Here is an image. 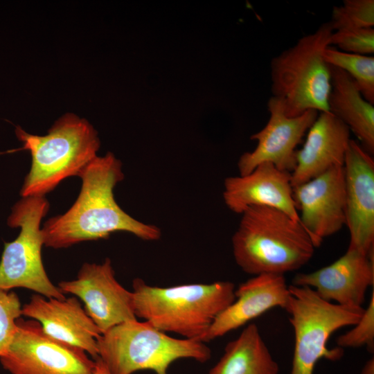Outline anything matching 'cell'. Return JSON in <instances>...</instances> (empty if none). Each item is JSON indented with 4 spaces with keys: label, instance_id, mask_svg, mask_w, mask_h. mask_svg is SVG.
<instances>
[{
    "label": "cell",
    "instance_id": "obj_1",
    "mask_svg": "<svg viewBox=\"0 0 374 374\" xmlns=\"http://www.w3.org/2000/svg\"><path fill=\"white\" fill-rule=\"evenodd\" d=\"M78 177L82 186L75 202L42 227L46 247L66 248L83 241L105 239L116 232L129 233L146 241L161 238L158 226L132 217L116 202L114 189L124 179V173L121 161L112 152L97 156Z\"/></svg>",
    "mask_w": 374,
    "mask_h": 374
},
{
    "label": "cell",
    "instance_id": "obj_2",
    "mask_svg": "<svg viewBox=\"0 0 374 374\" xmlns=\"http://www.w3.org/2000/svg\"><path fill=\"white\" fill-rule=\"evenodd\" d=\"M241 215L231 243L235 261L245 273L284 275L312 258L316 247L310 235L283 211L255 206Z\"/></svg>",
    "mask_w": 374,
    "mask_h": 374
},
{
    "label": "cell",
    "instance_id": "obj_3",
    "mask_svg": "<svg viewBox=\"0 0 374 374\" xmlns=\"http://www.w3.org/2000/svg\"><path fill=\"white\" fill-rule=\"evenodd\" d=\"M132 289L136 318L166 333L201 341L233 302L235 290L230 281L157 287L139 278L134 279Z\"/></svg>",
    "mask_w": 374,
    "mask_h": 374
},
{
    "label": "cell",
    "instance_id": "obj_4",
    "mask_svg": "<svg viewBox=\"0 0 374 374\" xmlns=\"http://www.w3.org/2000/svg\"><path fill=\"white\" fill-rule=\"evenodd\" d=\"M15 133L28 150L31 166L20 195L22 197L45 196L64 179L78 176L97 157L100 140L97 132L85 119L73 114L59 118L44 136L33 135L17 126Z\"/></svg>",
    "mask_w": 374,
    "mask_h": 374
},
{
    "label": "cell",
    "instance_id": "obj_5",
    "mask_svg": "<svg viewBox=\"0 0 374 374\" xmlns=\"http://www.w3.org/2000/svg\"><path fill=\"white\" fill-rule=\"evenodd\" d=\"M97 345L98 358L111 374H133L143 370L168 374V367L178 359L204 363L211 357V350L205 342L172 337L137 319L101 334Z\"/></svg>",
    "mask_w": 374,
    "mask_h": 374
},
{
    "label": "cell",
    "instance_id": "obj_6",
    "mask_svg": "<svg viewBox=\"0 0 374 374\" xmlns=\"http://www.w3.org/2000/svg\"><path fill=\"white\" fill-rule=\"evenodd\" d=\"M332 33L330 23H325L271 60L272 96L283 102L287 116L310 109L328 112L330 71L323 53Z\"/></svg>",
    "mask_w": 374,
    "mask_h": 374
},
{
    "label": "cell",
    "instance_id": "obj_7",
    "mask_svg": "<svg viewBox=\"0 0 374 374\" xmlns=\"http://www.w3.org/2000/svg\"><path fill=\"white\" fill-rule=\"evenodd\" d=\"M289 290L285 310L294 334L290 374H313L320 359L335 361L343 356L341 348L328 347V339L337 330L355 325L364 308L325 301L307 286L291 285Z\"/></svg>",
    "mask_w": 374,
    "mask_h": 374
},
{
    "label": "cell",
    "instance_id": "obj_8",
    "mask_svg": "<svg viewBox=\"0 0 374 374\" xmlns=\"http://www.w3.org/2000/svg\"><path fill=\"white\" fill-rule=\"evenodd\" d=\"M48 209L45 196L22 197L12 207L8 224L20 228V232L15 240L5 243L0 261V290L22 287L46 298L65 299L48 277L42 262L41 223Z\"/></svg>",
    "mask_w": 374,
    "mask_h": 374
},
{
    "label": "cell",
    "instance_id": "obj_9",
    "mask_svg": "<svg viewBox=\"0 0 374 374\" xmlns=\"http://www.w3.org/2000/svg\"><path fill=\"white\" fill-rule=\"evenodd\" d=\"M15 334L0 355L11 374H91L95 359L76 346L51 337L40 323L19 318Z\"/></svg>",
    "mask_w": 374,
    "mask_h": 374
},
{
    "label": "cell",
    "instance_id": "obj_10",
    "mask_svg": "<svg viewBox=\"0 0 374 374\" xmlns=\"http://www.w3.org/2000/svg\"><path fill=\"white\" fill-rule=\"evenodd\" d=\"M58 287L64 294H74L83 301L85 312L101 334L137 319L132 292L116 280L109 258L100 264L84 263L76 279L61 281Z\"/></svg>",
    "mask_w": 374,
    "mask_h": 374
},
{
    "label": "cell",
    "instance_id": "obj_11",
    "mask_svg": "<svg viewBox=\"0 0 374 374\" xmlns=\"http://www.w3.org/2000/svg\"><path fill=\"white\" fill-rule=\"evenodd\" d=\"M267 108V123L251 136L258 141L256 148L242 154L238 160L240 175L249 174L262 163H271L279 170L292 172L296 166V147L319 115L317 110L310 109L300 116L288 117L283 102L273 96Z\"/></svg>",
    "mask_w": 374,
    "mask_h": 374
},
{
    "label": "cell",
    "instance_id": "obj_12",
    "mask_svg": "<svg viewBox=\"0 0 374 374\" xmlns=\"http://www.w3.org/2000/svg\"><path fill=\"white\" fill-rule=\"evenodd\" d=\"M348 249L369 255L374 251V161L350 140L344 163Z\"/></svg>",
    "mask_w": 374,
    "mask_h": 374
},
{
    "label": "cell",
    "instance_id": "obj_13",
    "mask_svg": "<svg viewBox=\"0 0 374 374\" xmlns=\"http://www.w3.org/2000/svg\"><path fill=\"white\" fill-rule=\"evenodd\" d=\"M293 197L301 211L300 221L315 247L323 238L346 225L344 166L332 167L320 175L293 187Z\"/></svg>",
    "mask_w": 374,
    "mask_h": 374
},
{
    "label": "cell",
    "instance_id": "obj_14",
    "mask_svg": "<svg viewBox=\"0 0 374 374\" xmlns=\"http://www.w3.org/2000/svg\"><path fill=\"white\" fill-rule=\"evenodd\" d=\"M373 284L374 251L366 255L348 249L328 266L311 273L297 274L292 285L309 287L329 302L361 307L368 288Z\"/></svg>",
    "mask_w": 374,
    "mask_h": 374
},
{
    "label": "cell",
    "instance_id": "obj_15",
    "mask_svg": "<svg viewBox=\"0 0 374 374\" xmlns=\"http://www.w3.org/2000/svg\"><path fill=\"white\" fill-rule=\"evenodd\" d=\"M223 199L229 210L242 214L251 206H268L300 222L293 197L291 172L262 163L245 175L229 177L224 182Z\"/></svg>",
    "mask_w": 374,
    "mask_h": 374
},
{
    "label": "cell",
    "instance_id": "obj_16",
    "mask_svg": "<svg viewBox=\"0 0 374 374\" xmlns=\"http://www.w3.org/2000/svg\"><path fill=\"white\" fill-rule=\"evenodd\" d=\"M22 315L38 321L51 337L98 357L97 339L101 332L76 297L64 299L34 294L22 307Z\"/></svg>",
    "mask_w": 374,
    "mask_h": 374
},
{
    "label": "cell",
    "instance_id": "obj_17",
    "mask_svg": "<svg viewBox=\"0 0 374 374\" xmlns=\"http://www.w3.org/2000/svg\"><path fill=\"white\" fill-rule=\"evenodd\" d=\"M290 296L284 275L253 276L235 290V300L217 317L202 341L206 343L222 337L274 308L285 310Z\"/></svg>",
    "mask_w": 374,
    "mask_h": 374
},
{
    "label": "cell",
    "instance_id": "obj_18",
    "mask_svg": "<svg viewBox=\"0 0 374 374\" xmlns=\"http://www.w3.org/2000/svg\"><path fill=\"white\" fill-rule=\"evenodd\" d=\"M350 140V130L341 121L329 112H320L303 148L296 152V166L291 172L292 187L332 167L344 166Z\"/></svg>",
    "mask_w": 374,
    "mask_h": 374
},
{
    "label": "cell",
    "instance_id": "obj_19",
    "mask_svg": "<svg viewBox=\"0 0 374 374\" xmlns=\"http://www.w3.org/2000/svg\"><path fill=\"white\" fill-rule=\"evenodd\" d=\"M329 65V64H328ZM330 91L328 112L341 121L361 141L370 154L374 152V107L359 92L344 71L329 65Z\"/></svg>",
    "mask_w": 374,
    "mask_h": 374
},
{
    "label": "cell",
    "instance_id": "obj_20",
    "mask_svg": "<svg viewBox=\"0 0 374 374\" xmlns=\"http://www.w3.org/2000/svg\"><path fill=\"white\" fill-rule=\"evenodd\" d=\"M279 366L255 323L229 341L219 361L207 374H278Z\"/></svg>",
    "mask_w": 374,
    "mask_h": 374
},
{
    "label": "cell",
    "instance_id": "obj_21",
    "mask_svg": "<svg viewBox=\"0 0 374 374\" xmlns=\"http://www.w3.org/2000/svg\"><path fill=\"white\" fill-rule=\"evenodd\" d=\"M326 62L344 71L354 80L364 98L374 103V57L348 53L330 46L323 53Z\"/></svg>",
    "mask_w": 374,
    "mask_h": 374
},
{
    "label": "cell",
    "instance_id": "obj_22",
    "mask_svg": "<svg viewBox=\"0 0 374 374\" xmlns=\"http://www.w3.org/2000/svg\"><path fill=\"white\" fill-rule=\"evenodd\" d=\"M333 31L372 28L374 25L373 0H344L335 6L329 21Z\"/></svg>",
    "mask_w": 374,
    "mask_h": 374
},
{
    "label": "cell",
    "instance_id": "obj_23",
    "mask_svg": "<svg viewBox=\"0 0 374 374\" xmlns=\"http://www.w3.org/2000/svg\"><path fill=\"white\" fill-rule=\"evenodd\" d=\"M354 327L336 340L338 347L359 348L366 346L369 352L374 348V292L366 308Z\"/></svg>",
    "mask_w": 374,
    "mask_h": 374
},
{
    "label": "cell",
    "instance_id": "obj_24",
    "mask_svg": "<svg viewBox=\"0 0 374 374\" xmlns=\"http://www.w3.org/2000/svg\"><path fill=\"white\" fill-rule=\"evenodd\" d=\"M332 44L345 53L364 55L373 53L374 30L365 28L333 31L330 46Z\"/></svg>",
    "mask_w": 374,
    "mask_h": 374
},
{
    "label": "cell",
    "instance_id": "obj_25",
    "mask_svg": "<svg viewBox=\"0 0 374 374\" xmlns=\"http://www.w3.org/2000/svg\"><path fill=\"white\" fill-rule=\"evenodd\" d=\"M21 310L19 299L15 292L0 290V355L15 334L16 321L22 315Z\"/></svg>",
    "mask_w": 374,
    "mask_h": 374
},
{
    "label": "cell",
    "instance_id": "obj_26",
    "mask_svg": "<svg viewBox=\"0 0 374 374\" xmlns=\"http://www.w3.org/2000/svg\"><path fill=\"white\" fill-rule=\"evenodd\" d=\"M96 366L91 374H111L106 366L100 358L95 359Z\"/></svg>",
    "mask_w": 374,
    "mask_h": 374
},
{
    "label": "cell",
    "instance_id": "obj_27",
    "mask_svg": "<svg viewBox=\"0 0 374 374\" xmlns=\"http://www.w3.org/2000/svg\"><path fill=\"white\" fill-rule=\"evenodd\" d=\"M360 374H374V359H368L363 366Z\"/></svg>",
    "mask_w": 374,
    "mask_h": 374
}]
</instances>
